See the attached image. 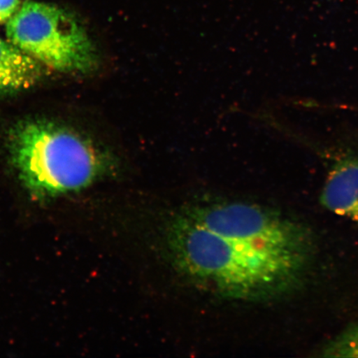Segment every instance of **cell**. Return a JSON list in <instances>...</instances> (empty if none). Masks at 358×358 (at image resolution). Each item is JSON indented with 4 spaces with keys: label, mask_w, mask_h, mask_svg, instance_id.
<instances>
[{
    "label": "cell",
    "mask_w": 358,
    "mask_h": 358,
    "mask_svg": "<svg viewBox=\"0 0 358 358\" xmlns=\"http://www.w3.org/2000/svg\"><path fill=\"white\" fill-rule=\"evenodd\" d=\"M196 221L185 213L170 222L166 243L183 275L220 296L271 301L302 285L315 256L304 224L245 201L201 205Z\"/></svg>",
    "instance_id": "1"
},
{
    "label": "cell",
    "mask_w": 358,
    "mask_h": 358,
    "mask_svg": "<svg viewBox=\"0 0 358 358\" xmlns=\"http://www.w3.org/2000/svg\"><path fill=\"white\" fill-rule=\"evenodd\" d=\"M8 150L22 183L35 198H53L86 189L115 169L114 156L88 138L45 120L17 124Z\"/></svg>",
    "instance_id": "2"
},
{
    "label": "cell",
    "mask_w": 358,
    "mask_h": 358,
    "mask_svg": "<svg viewBox=\"0 0 358 358\" xmlns=\"http://www.w3.org/2000/svg\"><path fill=\"white\" fill-rule=\"evenodd\" d=\"M7 37L27 55L65 73L99 69L100 52L76 17L50 3L27 0L7 24Z\"/></svg>",
    "instance_id": "3"
},
{
    "label": "cell",
    "mask_w": 358,
    "mask_h": 358,
    "mask_svg": "<svg viewBox=\"0 0 358 358\" xmlns=\"http://www.w3.org/2000/svg\"><path fill=\"white\" fill-rule=\"evenodd\" d=\"M317 153L329 164L320 196L321 205L358 224V146L338 143Z\"/></svg>",
    "instance_id": "4"
},
{
    "label": "cell",
    "mask_w": 358,
    "mask_h": 358,
    "mask_svg": "<svg viewBox=\"0 0 358 358\" xmlns=\"http://www.w3.org/2000/svg\"><path fill=\"white\" fill-rule=\"evenodd\" d=\"M45 73L43 64L11 42L0 38V95L33 87Z\"/></svg>",
    "instance_id": "5"
},
{
    "label": "cell",
    "mask_w": 358,
    "mask_h": 358,
    "mask_svg": "<svg viewBox=\"0 0 358 358\" xmlns=\"http://www.w3.org/2000/svg\"><path fill=\"white\" fill-rule=\"evenodd\" d=\"M322 357L333 358H358V323L349 326L322 350Z\"/></svg>",
    "instance_id": "6"
},
{
    "label": "cell",
    "mask_w": 358,
    "mask_h": 358,
    "mask_svg": "<svg viewBox=\"0 0 358 358\" xmlns=\"http://www.w3.org/2000/svg\"><path fill=\"white\" fill-rule=\"evenodd\" d=\"M21 0H0V24L8 21L19 8Z\"/></svg>",
    "instance_id": "7"
}]
</instances>
